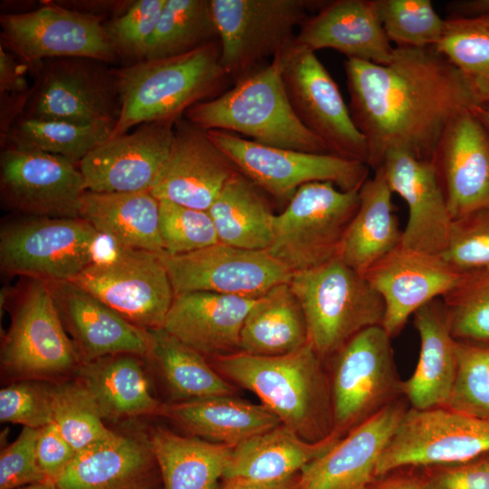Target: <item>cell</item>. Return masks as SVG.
I'll return each instance as SVG.
<instances>
[{
    "instance_id": "cell-1",
    "label": "cell",
    "mask_w": 489,
    "mask_h": 489,
    "mask_svg": "<svg viewBox=\"0 0 489 489\" xmlns=\"http://www.w3.org/2000/svg\"><path fill=\"white\" fill-rule=\"evenodd\" d=\"M349 110L379 168L390 149L430 160L448 121L476 105L458 70L435 48L394 47L386 64L347 59Z\"/></svg>"
},
{
    "instance_id": "cell-2",
    "label": "cell",
    "mask_w": 489,
    "mask_h": 489,
    "mask_svg": "<svg viewBox=\"0 0 489 489\" xmlns=\"http://www.w3.org/2000/svg\"><path fill=\"white\" fill-rule=\"evenodd\" d=\"M211 360L224 378L255 394L282 424L303 439L317 442L333 432L330 382L322 359L310 342L282 356L239 351Z\"/></svg>"
},
{
    "instance_id": "cell-3",
    "label": "cell",
    "mask_w": 489,
    "mask_h": 489,
    "mask_svg": "<svg viewBox=\"0 0 489 489\" xmlns=\"http://www.w3.org/2000/svg\"><path fill=\"white\" fill-rule=\"evenodd\" d=\"M112 70L120 113L110 138L143 123L177 120L192 106L222 94L232 82L221 63L219 41L184 54Z\"/></svg>"
},
{
    "instance_id": "cell-4",
    "label": "cell",
    "mask_w": 489,
    "mask_h": 489,
    "mask_svg": "<svg viewBox=\"0 0 489 489\" xmlns=\"http://www.w3.org/2000/svg\"><path fill=\"white\" fill-rule=\"evenodd\" d=\"M282 54L219 96L192 106L183 117L205 130L241 134L271 147L331 154L290 104L282 75Z\"/></svg>"
},
{
    "instance_id": "cell-5",
    "label": "cell",
    "mask_w": 489,
    "mask_h": 489,
    "mask_svg": "<svg viewBox=\"0 0 489 489\" xmlns=\"http://www.w3.org/2000/svg\"><path fill=\"white\" fill-rule=\"evenodd\" d=\"M289 284L302 306L309 342L321 359L332 356L360 331L382 323V298L339 256L292 273Z\"/></svg>"
},
{
    "instance_id": "cell-6",
    "label": "cell",
    "mask_w": 489,
    "mask_h": 489,
    "mask_svg": "<svg viewBox=\"0 0 489 489\" xmlns=\"http://www.w3.org/2000/svg\"><path fill=\"white\" fill-rule=\"evenodd\" d=\"M359 191H344L328 181L302 185L275 215L273 237L266 252L292 274L338 256L359 207Z\"/></svg>"
},
{
    "instance_id": "cell-7",
    "label": "cell",
    "mask_w": 489,
    "mask_h": 489,
    "mask_svg": "<svg viewBox=\"0 0 489 489\" xmlns=\"http://www.w3.org/2000/svg\"><path fill=\"white\" fill-rule=\"evenodd\" d=\"M325 2L211 0L221 63L231 81L236 82L288 50L295 29L309 17L307 11L319 10Z\"/></svg>"
},
{
    "instance_id": "cell-8",
    "label": "cell",
    "mask_w": 489,
    "mask_h": 489,
    "mask_svg": "<svg viewBox=\"0 0 489 489\" xmlns=\"http://www.w3.org/2000/svg\"><path fill=\"white\" fill-rule=\"evenodd\" d=\"M30 69L35 80L22 118L114 129L120 99L112 68L91 59L62 58L43 61Z\"/></svg>"
},
{
    "instance_id": "cell-9",
    "label": "cell",
    "mask_w": 489,
    "mask_h": 489,
    "mask_svg": "<svg viewBox=\"0 0 489 489\" xmlns=\"http://www.w3.org/2000/svg\"><path fill=\"white\" fill-rule=\"evenodd\" d=\"M82 360L46 282L32 280L19 298L1 346V368L14 380L58 382Z\"/></svg>"
},
{
    "instance_id": "cell-10",
    "label": "cell",
    "mask_w": 489,
    "mask_h": 489,
    "mask_svg": "<svg viewBox=\"0 0 489 489\" xmlns=\"http://www.w3.org/2000/svg\"><path fill=\"white\" fill-rule=\"evenodd\" d=\"M103 237L81 217L19 220L1 229V269L46 283L72 281L96 259Z\"/></svg>"
},
{
    "instance_id": "cell-11",
    "label": "cell",
    "mask_w": 489,
    "mask_h": 489,
    "mask_svg": "<svg viewBox=\"0 0 489 489\" xmlns=\"http://www.w3.org/2000/svg\"><path fill=\"white\" fill-rule=\"evenodd\" d=\"M206 132L240 173L280 203L287 204L307 183L328 181L350 191L369 177V166L360 161L266 146L220 129Z\"/></svg>"
},
{
    "instance_id": "cell-12",
    "label": "cell",
    "mask_w": 489,
    "mask_h": 489,
    "mask_svg": "<svg viewBox=\"0 0 489 489\" xmlns=\"http://www.w3.org/2000/svg\"><path fill=\"white\" fill-rule=\"evenodd\" d=\"M162 255L114 244L71 282L132 324L162 328L175 297Z\"/></svg>"
},
{
    "instance_id": "cell-13",
    "label": "cell",
    "mask_w": 489,
    "mask_h": 489,
    "mask_svg": "<svg viewBox=\"0 0 489 489\" xmlns=\"http://www.w3.org/2000/svg\"><path fill=\"white\" fill-rule=\"evenodd\" d=\"M390 340L381 325L369 327L332 355L333 431L341 436L400 393Z\"/></svg>"
},
{
    "instance_id": "cell-14",
    "label": "cell",
    "mask_w": 489,
    "mask_h": 489,
    "mask_svg": "<svg viewBox=\"0 0 489 489\" xmlns=\"http://www.w3.org/2000/svg\"><path fill=\"white\" fill-rule=\"evenodd\" d=\"M489 454V417L440 407L407 409L382 453L376 475L408 465H449Z\"/></svg>"
},
{
    "instance_id": "cell-15",
    "label": "cell",
    "mask_w": 489,
    "mask_h": 489,
    "mask_svg": "<svg viewBox=\"0 0 489 489\" xmlns=\"http://www.w3.org/2000/svg\"><path fill=\"white\" fill-rule=\"evenodd\" d=\"M1 45L32 67L43 61L116 59L101 18L92 13L46 4L30 12L2 14Z\"/></svg>"
},
{
    "instance_id": "cell-16",
    "label": "cell",
    "mask_w": 489,
    "mask_h": 489,
    "mask_svg": "<svg viewBox=\"0 0 489 489\" xmlns=\"http://www.w3.org/2000/svg\"><path fill=\"white\" fill-rule=\"evenodd\" d=\"M283 81L301 122L331 154L367 164L368 148L338 85L314 52L293 44L282 54Z\"/></svg>"
},
{
    "instance_id": "cell-17",
    "label": "cell",
    "mask_w": 489,
    "mask_h": 489,
    "mask_svg": "<svg viewBox=\"0 0 489 489\" xmlns=\"http://www.w3.org/2000/svg\"><path fill=\"white\" fill-rule=\"evenodd\" d=\"M162 256L175 295L210 292L259 298L292 277L266 251L221 242L184 254Z\"/></svg>"
},
{
    "instance_id": "cell-18",
    "label": "cell",
    "mask_w": 489,
    "mask_h": 489,
    "mask_svg": "<svg viewBox=\"0 0 489 489\" xmlns=\"http://www.w3.org/2000/svg\"><path fill=\"white\" fill-rule=\"evenodd\" d=\"M2 199L37 217H80L86 193L78 166L52 154L5 147L0 156Z\"/></svg>"
},
{
    "instance_id": "cell-19",
    "label": "cell",
    "mask_w": 489,
    "mask_h": 489,
    "mask_svg": "<svg viewBox=\"0 0 489 489\" xmlns=\"http://www.w3.org/2000/svg\"><path fill=\"white\" fill-rule=\"evenodd\" d=\"M430 161L453 220L489 210V130L473 108L448 121Z\"/></svg>"
},
{
    "instance_id": "cell-20",
    "label": "cell",
    "mask_w": 489,
    "mask_h": 489,
    "mask_svg": "<svg viewBox=\"0 0 489 489\" xmlns=\"http://www.w3.org/2000/svg\"><path fill=\"white\" fill-rule=\"evenodd\" d=\"M175 122L143 123L91 150L78 165L86 190L150 192L168 156Z\"/></svg>"
},
{
    "instance_id": "cell-21",
    "label": "cell",
    "mask_w": 489,
    "mask_h": 489,
    "mask_svg": "<svg viewBox=\"0 0 489 489\" xmlns=\"http://www.w3.org/2000/svg\"><path fill=\"white\" fill-rule=\"evenodd\" d=\"M364 276L385 306L382 328L392 338L410 316L444 296L466 276L450 267L439 254L400 244L375 264Z\"/></svg>"
},
{
    "instance_id": "cell-22",
    "label": "cell",
    "mask_w": 489,
    "mask_h": 489,
    "mask_svg": "<svg viewBox=\"0 0 489 489\" xmlns=\"http://www.w3.org/2000/svg\"><path fill=\"white\" fill-rule=\"evenodd\" d=\"M237 171L206 130L181 117L175 122L168 156L150 193L158 200L207 211Z\"/></svg>"
},
{
    "instance_id": "cell-23",
    "label": "cell",
    "mask_w": 489,
    "mask_h": 489,
    "mask_svg": "<svg viewBox=\"0 0 489 489\" xmlns=\"http://www.w3.org/2000/svg\"><path fill=\"white\" fill-rule=\"evenodd\" d=\"M406 411L392 401L351 428L302 469L298 489H369Z\"/></svg>"
},
{
    "instance_id": "cell-24",
    "label": "cell",
    "mask_w": 489,
    "mask_h": 489,
    "mask_svg": "<svg viewBox=\"0 0 489 489\" xmlns=\"http://www.w3.org/2000/svg\"><path fill=\"white\" fill-rule=\"evenodd\" d=\"M379 168L391 191L399 195L408 208L402 245L440 254L453 219L431 161L403 149H390Z\"/></svg>"
},
{
    "instance_id": "cell-25",
    "label": "cell",
    "mask_w": 489,
    "mask_h": 489,
    "mask_svg": "<svg viewBox=\"0 0 489 489\" xmlns=\"http://www.w3.org/2000/svg\"><path fill=\"white\" fill-rule=\"evenodd\" d=\"M47 283L82 362L122 353L147 356V330L132 324L71 281Z\"/></svg>"
},
{
    "instance_id": "cell-26",
    "label": "cell",
    "mask_w": 489,
    "mask_h": 489,
    "mask_svg": "<svg viewBox=\"0 0 489 489\" xmlns=\"http://www.w3.org/2000/svg\"><path fill=\"white\" fill-rule=\"evenodd\" d=\"M292 44L314 53L333 49L347 59L378 64L388 63L394 52L376 0L326 1L300 26Z\"/></svg>"
},
{
    "instance_id": "cell-27",
    "label": "cell",
    "mask_w": 489,
    "mask_h": 489,
    "mask_svg": "<svg viewBox=\"0 0 489 489\" xmlns=\"http://www.w3.org/2000/svg\"><path fill=\"white\" fill-rule=\"evenodd\" d=\"M257 300L210 292L177 294L162 328L205 357L239 352L244 321Z\"/></svg>"
},
{
    "instance_id": "cell-28",
    "label": "cell",
    "mask_w": 489,
    "mask_h": 489,
    "mask_svg": "<svg viewBox=\"0 0 489 489\" xmlns=\"http://www.w3.org/2000/svg\"><path fill=\"white\" fill-rule=\"evenodd\" d=\"M160 481L148 436L114 432L78 451L54 483L59 489H158Z\"/></svg>"
},
{
    "instance_id": "cell-29",
    "label": "cell",
    "mask_w": 489,
    "mask_h": 489,
    "mask_svg": "<svg viewBox=\"0 0 489 489\" xmlns=\"http://www.w3.org/2000/svg\"><path fill=\"white\" fill-rule=\"evenodd\" d=\"M413 318L420 339L419 356L412 375L400 382V393L415 409L446 407L455 377L456 354L442 301L429 302Z\"/></svg>"
},
{
    "instance_id": "cell-30",
    "label": "cell",
    "mask_w": 489,
    "mask_h": 489,
    "mask_svg": "<svg viewBox=\"0 0 489 489\" xmlns=\"http://www.w3.org/2000/svg\"><path fill=\"white\" fill-rule=\"evenodd\" d=\"M160 415L206 441L235 446L282 424L264 405L233 395L211 396L163 405Z\"/></svg>"
},
{
    "instance_id": "cell-31",
    "label": "cell",
    "mask_w": 489,
    "mask_h": 489,
    "mask_svg": "<svg viewBox=\"0 0 489 489\" xmlns=\"http://www.w3.org/2000/svg\"><path fill=\"white\" fill-rule=\"evenodd\" d=\"M392 194L381 168L360 188L359 207L344 234L338 256L363 275L402 244L403 230L394 212Z\"/></svg>"
},
{
    "instance_id": "cell-32",
    "label": "cell",
    "mask_w": 489,
    "mask_h": 489,
    "mask_svg": "<svg viewBox=\"0 0 489 489\" xmlns=\"http://www.w3.org/2000/svg\"><path fill=\"white\" fill-rule=\"evenodd\" d=\"M140 356L122 353L82 362L74 378L91 392L104 419L160 415L163 405L152 395Z\"/></svg>"
},
{
    "instance_id": "cell-33",
    "label": "cell",
    "mask_w": 489,
    "mask_h": 489,
    "mask_svg": "<svg viewBox=\"0 0 489 489\" xmlns=\"http://www.w3.org/2000/svg\"><path fill=\"white\" fill-rule=\"evenodd\" d=\"M340 437L333 431L322 440L310 442L280 424L234 446L224 479L274 481L290 477L300 474Z\"/></svg>"
},
{
    "instance_id": "cell-34",
    "label": "cell",
    "mask_w": 489,
    "mask_h": 489,
    "mask_svg": "<svg viewBox=\"0 0 489 489\" xmlns=\"http://www.w3.org/2000/svg\"><path fill=\"white\" fill-rule=\"evenodd\" d=\"M80 217L116 245L165 254L159 233V200L149 191H86Z\"/></svg>"
},
{
    "instance_id": "cell-35",
    "label": "cell",
    "mask_w": 489,
    "mask_h": 489,
    "mask_svg": "<svg viewBox=\"0 0 489 489\" xmlns=\"http://www.w3.org/2000/svg\"><path fill=\"white\" fill-rule=\"evenodd\" d=\"M148 441L159 471L162 489H217L233 446L183 436L157 427Z\"/></svg>"
},
{
    "instance_id": "cell-36",
    "label": "cell",
    "mask_w": 489,
    "mask_h": 489,
    "mask_svg": "<svg viewBox=\"0 0 489 489\" xmlns=\"http://www.w3.org/2000/svg\"><path fill=\"white\" fill-rule=\"evenodd\" d=\"M309 343L302 306L289 283L258 298L241 331V351L263 357L282 356Z\"/></svg>"
},
{
    "instance_id": "cell-37",
    "label": "cell",
    "mask_w": 489,
    "mask_h": 489,
    "mask_svg": "<svg viewBox=\"0 0 489 489\" xmlns=\"http://www.w3.org/2000/svg\"><path fill=\"white\" fill-rule=\"evenodd\" d=\"M262 191L239 171L231 177L207 210L219 242L248 250L270 247L275 214Z\"/></svg>"
},
{
    "instance_id": "cell-38",
    "label": "cell",
    "mask_w": 489,
    "mask_h": 489,
    "mask_svg": "<svg viewBox=\"0 0 489 489\" xmlns=\"http://www.w3.org/2000/svg\"><path fill=\"white\" fill-rule=\"evenodd\" d=\"M149 360L177 401L234 395L235 390L206 360L163 328L147 330Z\"/></svg>"
},
{
    "instance_id": "cell-39",
    "label": "cell",
    "mask_w": 489,
    "mask_h": 489,
    "mask_svg": "<svg viewBox=\"0 0 489 489\" xmlns=\"http://www.w3.org/2000/svg\"><path fill=\"white\" fill-rule=\"evenodd\" d=\"M113 127L79 125L66 121L18 118L2 145L44 152L79 163L95 148L110 139Z\"/></svg>"
},
{
    "instance_id": "cell-40",
    "label": "cell",
    "mask_w": 489,
    "mask_h": 489,
    "mask_svg": "<svg viewBox=\"0 0 489 489\" xmlns=\"http://www.w3.org/2000/svg\"><path fill=\"white\" fill-rule=\"evenodd\" d=\"M460 72L477 106L489 104V14L448 16L434 47Z\"/></svg>"
},
{
    "instance_id": "cell-41",
    "label": "cell",
    "mask_w": 489,
    "mask_h": 489,
    "mask_svg": "<svg viewBox=\"0 0 489 489\" xmlns=\"http://www.w3.org/2000/svg\"><path fill=\"white\" fill-rule=\"evenodd\" d=\"M215 41L211 0H166L145 60L184 54Z\"/></svg>"
},
{
    "instance_id": "cell-42",
    "label": "cell",
    "mask_w": 489,
    "mask_h": 489,
    "mask_svg": "<svg viewBox=\"0 0 489 489\" xmlns=\"http://www.w3.org/2000/svg\"><path fill=\"white\" fill-rule=\"evenodd\" d=\"M53 422L76 453L110 437L97 402L76 378L52 387Z\"/></svg>"
},
{
    "instance_id": "cell-43",
    "label": "cell",
    "mask_w": 489,
    "mask_h": 489,
    "mask_svg": "<svg viewBox=\"0 0 489 489\" xmlns=\"http://www.w3.org/2000/svg\"><path fill=\"white\" fill-rule=\"evenodd\" d=\"M383 29L396 47L434 48L440 41L445 19L429 0H376Z\"/></svg>"
},
{
    "instance_id": "cell-44",
    "label": "cell",
    "mask_w": 489,
    "mask_h": 489,
    "mask_svg": "<svg viewBox=\"0 0 489 489\" xmlns=\"http://www.w3.org/2000/svg\"><path fill=\"white\" fill-rule=\"evenodd\" d=\"M442 302L455 340L489 343V273L466 276Z\"/></svg>"
},
{
    "instance_id": "cell-45",
    "label": "cell",
    "mask_w": 489,
    "mask_h": 489,
    "mask_svg": "<svg viewBox=\"0 0 489 489\" xmlns=\"http://www.w3.org/2000/svg\"><path fill=\"white\" fill-rule=\"evenodd\" d=\"M456 370L447 408L489 417V343L455 340Z\"/></svg>"
},
{
    "instance_id": "cell-46",
    "label": "cell",
    "mask_w": 489,
    "mask_h": 489,
    "mask_svg": "<svg viewBox=\"0 0 489 489\" xmlns=\"http://www.w3.org/2000/svg\"><path fill=\"white\" fill-rule=\"evenodd\" d=\"M159 233L164 252L177 255L219 243L208 211L159 200Z\"/></svg>"
},
{
    "instance_id": "cell-47",
    "label": "cell",
    "mask_w": 489,
    "mask_h": 489,
    "mask_svg": "<svg viewBox=\"0 0 489 489\" xmlns=\"http://www.w3.org/2000/svg\"><path fill=\"white\" fill-rule=\"evenodd\" d=\"M439 255L462 275L489 273V210L453 220L446 244Z\"/></svg>"
},
{
    "instance_id": "cell-48",
    "label": "cell",
    "mask_w": 489,
    "mask_h": 489,
    "mask_svg": "<svg viewBox=\"0 0 489 489\" xmlns=\"http://www.w3.org/2000/svg\"><path fill=\"white\" fill-rule=\"evenodd\" d=\"M166 0L132 2L120 16L104 24L109 43L116 56L145 60Z\"/></svg>"
},
{
    "instance_id": "cell-49",
    "label": "cell",
    "mask_w": 489,
    "mask_h": 489,
    "mask_svg": "<svg viewBox=\"0 0 489 489\" xmlns=\"http://www.w3.org/2000/svg\"><path fill=\"white\" fill-rule=\"evenodd\" d=\"M47 381L15 380L0 390V420L42 428L53 422L52 387Z\"/></svg>"
},
{
    "instance_id": "cell-50",
    "label": "cell",
    "mask_w": 489,
    "mask_h": 489,
    "mask_svg": "<svg viewBox=\"0 0 489 489\" xmlns=\"http://www.w3.org/2000/svg\"><path fill=\"white\" fill-rule=\"evenodd\" d=\"M40 428L23 427L19 436L0 454V489L20 487L47 480L36 457Z\"/></svg>"
},
{
    "instance_id": "cell-51",
    "label": "cell",
    "mask_w": 489,
    "mask_h": 489,
    "mask_svg": "<svg viewBox=\"0 0 489 489\" xmlns=\"http://www.w3.org/2000/svg\"><path fill=\"white\" fill-rule=\"evenodd\" d=\"M424 481L427 489H489V457L441 465Z\"/></svg>"
},
{
    "instance_id": "cell-52",
    "label": "cell",
    "mask_w": 489,
    "mask_h": 489,
    "mask_svg": "<svg viewBox=\"0 0 489 489\" xmlns=\"http://www.w3.org/2000/svg\"><path fill=\"white\" fill-rule=\"evenodd\" d=\"M75 455L76 451L53 422L40 428L36 442V457L47 479L54 482Z\"/></svg>"
},
{
    "instance_id": "cell-53",
    "label": "cell",
    "mask_w": 489,
    "mask_h": 489,
    "mask_svg": "<svg viewBox=\"0 0 489 489\" xmlns=\"http://www.w3.org/2000/svg\"><path fill=\"white\" fill-rule=\"evenodd\" d=\"M28 65L18 62L15 57L0 44V95H17L30 91L25 72Z\"/></svg>"
},
{
    "instance_id": "cell-54",
    "label": "cell",
    "mask_w": 489,
    "mask_h": 489,
    "mask_svg": "<svg viewBox=\"0 0 489 489\" xmlns=\"http://www.w3.org/2000/svg\"><path fill=\"white\" fill-rule=\"evenodd\" d=\"M299 475L274 481H259L242 477L225 478L217 489H298Z\"/></svg>"
},
{
    "instance_id": "cell-55",
    "label": "cell",
    "mask_w": 489,
    "mask_h": 489,
    "mask_svg": "<svg viewBox=\"0 0 489 489\" xmlns=\"http://www.w3.org/2000/svg\"><path fill=\"white\" fill-rule=\"evenodd\" d=\"M449 16H476L489 14V0H458L447 4Z\"/></svg>"
},
{
    "instance_id": "cell-56",
    "label": "cell",
    "mask_w": 489,
    "mask_h": 489,
    "mask_svg": "<svg viewBox=\"0 0 489 489\" xmlns=\"http://www.w3.org/2000/svg\"><path fill=\"white\" fill-rule=\"evenodd\" d=\"M369 489H427L424 480L409 476H390L371 484Z\"/></svg>"
},
{
    "instance_id": "cell-57",
    "label": "cell",
    "mask_w": 489,
    "mask_h": 489,
    "mask_svg": "<svg viewBox=\"0 0 489 489\" xmlns=\"http://www.w3.org/2000/svg\"><path fill=\"white\" fill-rule=\"evenodd\" d=\"M474 112L489 130V104L473 107Z\"/></svg>"
},
{
    "instance_id": "cell-58",
    "label": "cell",
    "mask_w": 489,
    "mask_h": 489,
    "mask_svg": "<svg viewBox=\"0 0 489 489\" xmlns=\"http://www.w3.org/2000/svg\"><path fill=\"white\" fill-rule=\"evenodd\" d=\"M18 489H59L55 483L52 480H45L39 483L28 484Z\"/></svg>"
},
{
    "instance_id": "cell-59",
    "label": "cell",
    "mask_w": 489,
    "mask_h": 489,
    "mask_svg": "<svg viewBox=\"0 0 489 489\" xmlns=\"http://www.w3.org/2000/svg\"><path fill=\"white\" fill-rule=\"evenodd\" d=\"M158 489H160V488H158Z\"/></svg>"
}]
</instances>
